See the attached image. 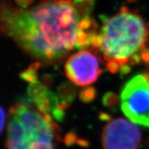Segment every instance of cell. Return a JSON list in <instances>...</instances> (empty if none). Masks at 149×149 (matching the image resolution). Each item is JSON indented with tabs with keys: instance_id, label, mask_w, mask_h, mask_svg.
Segmentation results:
<instances>
[{
	"instance_id": "cell-6",
	"label": "cell",
	"mask_w": 149,
	"mask_h": 149,
	"mask_svg": "<svg viewBox=\"0 0 149 149\" xmlns=\"http://www.w3.org/2000/svg\"><path fill=\"white\" fill-rule=\"evenodd\" d=\"M64 70L72 83L81 86L94 83L103 73L96 55L87 50L70 55L64 65Z\"/></svg>"
},
{
	"instance_id": "cell-14",
	"label": "cell",
	"mask_w": 149,
	"mask_h": 149,
	"mask_svg": "<svg viewBox=\"0 0 149 149\" xmlns=\"http://www.w3.org/2000/svg\"><path fill=\"white\" fill-rule=\"evenodd\" d=\"M131 2H132V1H136V0H130Z\"/></svg>"
},
{
	"instance_id": "cell-3",
	"label": "cell",
	"mask_w": 149,
	"mask_h": 149,
	"mask_svg": "<svg viewBox=\"0 0 149 149\" xmlns=\"http://www.w3.org/2000/svg\"><path fill=\"white\" fill-rule=\"evenodd\" d=\"M59 133L51 114L41 112L28 100L10 108L7 149H55Z\"/></svg>"
},
{
	"instance_id": "cell-7",
	"label": "cell",
	"mask_w": 149,
	"mask_h": 149,
	"mask_svg": "<svg viewBox=\"0 0 149 149\" xmlns=\"http://www.w3.org/2000/svg\"><path fill=\"white\" fill-rule=\"evenodd\" d=\"M77 94V89L71 83L64 82L58 87L57 95L60 101V105L63 109L66 110L74 102Z\"/></svg>"
},
{
	"instance_id": "cell-11",
	"label": "cell",
	"mask_w": 149,
	"mask_h": 149,
	"mask_svg": "<svg viewBox=\"0 0 149 149\" xmlns=\"http://www.w3.org/2000/svg\"><path fill=\"white\" fill-rule=\"evenodd\" d=\"M119 102V98L117 95L113 93H106L102 98V103L105 107L109 108H117Z\"/></svg>"
},
{
	"instance_id": "cell-12",
	"label": "cell",
	"mask_w": 149,
	"mask_h": 149,
	"mask_svg": "<svg viewBox=\"0 0 149 149\" xmlns=\"http://www.w3.org/2000/svg\"><path fill=\"white\" fill-rule=\"evenodd\" d=\"M6 121V114L3 108L0 106V135L2 134Z\"/></svg>"
},
{
	"instance_id": "cell-4",
	"label": "cell",
	"mask_w": 149,
	"mask_h": 149,
	"mask_svg": "<svg viewBox=\"0 0 149 149\" xmlns=\"http://www.w3.org/2000/svg\"><path fill=\"white\" fill-rule=\"evenodd\" d=\"M120 107L132 123L149 128V75L134 76L123 86Z\"/></svg>"
},
{
	"instance_id": "cell-2",
	"label": "cell",
	"mask_w": 149,
	"mask_h": 149,
	"mask_svg": "<svg viewBox=\"0 0 149 149\" xmlns=\"http://www.w3.org/2000/svg\"><path fill=\"white\" fill-rule=\"evenodd\" d=\"M101 18L102 29L91 47L101 52L110 72L125 75L132 65L149 64V24L137 11L122 6L116 15Z\"/></svg>"
},
{
	"instance_id": "cell-10",
	"label": "cell",
	"mask_w": 149,
	"mask_h": 149,
	"mask_svg": "<svg viewBox=\"0 0 149 149\" xmlns=\"http://www.w3.org/2000/svg\"><path fill=\"white\" fill-rule=\"evenodd\" d=\"M79 96V99L83 102H91L94 100L96 96V90L94 87H86L80 90Z\"/></svg>"
},
{
	"instance_id": "cell-5",
	"label": "cell",
	"mask_w": 149,
	"mask_h": 149,
	"mask_svg": "<svg viewBox=\"0 0 149 149\" xmlns=\"http://www.w3.org/2000/svg\"><path fill=\"white\" fill-rule=\"evenodd\" d=\"M141 142L139 128L123 118L111 120L102 130V145L104 149H138Z\"/></svg>"
},
{
	"instance_id": "cell-8",
	"label": "cell",
	"mask_w": 149,
	"mask_h": 149,
	"mask_svg": "<svg viewBox=\"0 0 149 149\" xmlns=\"http://www.w3.org/2000/svg\"><path fill=\"white\" fill-rule=\"evenodd\" d=\"M95 3V0H74L73 1L74 8L80 20L89 17V15L94 8Z\"/></svg>"
},
{
	"instance_id": "cell-1",
	"label": "cell",
	"mask_w": 149,
	"mask_h": 149,
	"mask_svg": "<svg viewBox=\"0 0 149 149\" xmlns=\"http://www.w3.org/2000/svg\"><path fill=\"white\" fill-rule=\"evenodd\" d=\"M79 19L72 0H42L30 8L0 0V32L26 54L49 65L75 48Z\"/></svg>"
},
{
	"instance_id": "cell-9",
	"label": "cell",
	"mask_w": 149,
	"mask_h": 149,
	"mask_svg": "<svg viewBox=\"0 0 149 149\" xmlns=\"http://www.w3.org/2000/svg\"><path fill=\"white\" fill-rule=\"evenodd\" d=\"M40 62L34 63L33 64L30 65L26 70L23 71L21 74V78L29 83L35 82L38 80L37 71L40 68Z\"/></svg>"
},
{
	"instance_id": "cell-13",
	"label": "cell",
	"mask_w": 149,
	"mask_h": 149,
	"mask_svg": "<svg viewBox=\"0 0 149 149\" xmlns=\"http://www.w3.org/2000/svg\"><path fill=\"white\" fill-rule=\"evenodd\" d=\"M17 6L23 8H26L34 2V0H15Z\"/></svg>"
}]
</instances>
